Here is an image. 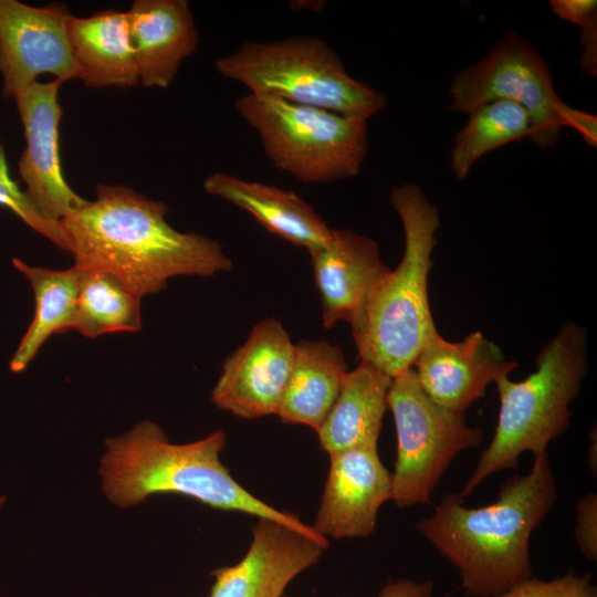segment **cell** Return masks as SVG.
Listing matches in <instances>:
<instances>
[{
  "mask_svg": "<svg viewBox=\"0 0 597 597\" xmlns=\"http://www.w3.org/2000/svg\"><path fill=\"white\" fill-rule=\"evenodd\" d=\"M575 541L582 554L597 559V495L588 493L576 503Z\"/></svg>",
  "mask_w": 597,
  "mask_h": 597,
  "instance_id": "4316f807",
  "label": "cell"
},
{
  "mask_svg": "<svg viewBox=\"0 0 597 597\" xmlns=\"http://www.w3.org/2000/svg\"><path fill=\"white\" fill-rule=\"evenodd\" d=\"M591 580L588 572L583 575L569 572L552 580L531 576L493 597H597V588Z\"/></svg>",
  "mask_w": 597,
  "mask_h": 597,
  "instance_id": "484cf974",
  "label": "cell"
},
{
  "mask_svg": "<svg viewBox=\"0 0 597 597\" xmlns=\"http://www.w3.org/2000/svg\"><path fill=\"white\" fill-rule=\"evenodd\" d=\"M343 350L327 341L295 344L292 371L276 416L315 431L328 416L347 373Z\"/></svg>",
  "mask_w": 597,
  "mask_h": 597,
  "instance_id": "44dd1931",
  "label": "cell"
},
{
  "mask_svg": "<svg viewBox=\"0 0 597 597\" xmlns=\"http://www.w3.org/2000/svg\"><path fill=\"white\" fill-rule=\"evenodd\" d=\"M389 201L402 222L404 255L376 284L350 328L360 360L394 378L412 367L423 347L439 335L427 283L440 218L438 208L413 182L394 187Z\"/></svg>",
  "mask_w": 597,
  "mask_h": 597,
  "instance_id": "277c9868",
  "label": "cell"
},
{
  "mask_svg": "<svg viewBox=\"0 0 597 597\" xmlns=\"http://www.w3.org/2000/svg\"><path fill=\"white\" fill-rule=\"evenodd\" d=\"M388 408L397 434L391 500L399 509L429 504L453 459L465 449L479 447L483 431L468 426L464 412L430 399L412 367L392 378Z\"/></svg>",
  "mask_w": 597,
  "mask_h": 597,
  "instance_id": "ba28073f",
  "label": "cell"
},
{
  "mask_svg": "<svg viewBox=\"0 0 597 597\" xmlns=\"http://www.w3.org/2000/svg\"><path fill=\"white\" fill-rule=\"evenodd\" d=\"M6 498L3 495H0V507L4 504Z\"/></svg>",
  "mask_w": 597,
  "mask_h": 597,
  "instance_id": "1f68e13d",
  "label": "cell"
},
{
  "mask_svg": "<svg viewBox=\"0 0 597 597\" xmlns=\"http://www.w3.org/2000/svg\"><path fill=\"white\" fill-rule=\"evenodd\" d=\"M559 117L563 127L568 126L577 130L583 140L589 146H597V117L585 111L576 109L565 102L559 108Z\"/></svg>",
  "mask_w": 597,
  "mask_h": 597,
  "instance_id": "f1b7e54d",
  "label": "cell"
},
{
  "mask_svg": "<svg viewBox=\"0 0 597 597\" xmlns=\"http://www.w3.org/2000/svg\"><path fill=\"white\" fill-rule=\"evenodd\" d=\"M533 458L528 473L503 482L495 502L467 507L459 493H448L416 524L458 569L469 597H493L532 576L531 535L558 498L548 453Z\"/></svg>",
  "mask_w": 597,
  "mask_h": 597,
  "instance_id": "7a4b0ae2",
  "label": "cell"
},
{
  "mask_svg": "<svg viewBox=\"0 0 597 597\" xmlns=\"http://www.w3.org/2000/svg\"><path fill=\"white\" fill-rule=\"evenodd\" d=\"M139 83L167 88L199 43L186 0H136L127 11Z\"/></svg>",
  "mask_w": 597,
  "mask_h": 597,
  "instance_id": "e0dca14e",
  "label": "cell"
},
{
  "mask_svg": "<svg viewBox=\"0 0 597 597\" xmlns=\"http://www.w3.org/2000/svg\"><path fill=\"white\" fill-rule=\"evenodd\" d=\"M0 206L9 209L25 224L56 247L69 252L67 240L61 223L41 216L31 205L24 191L12 180L3 147L0 143Z\"/></svg>",
  "mask_w": 597,
  "mask_h": 597,
  "instance_id": "d4e9b609",
  "label": "cell"
},
{
  "mask_svg": "<svg viewBox=\"0 0 597 597\" xmlns=\"http://www.w3.org/2000/svg\"><path fill=\"white\" fill-rule=\"evenodd\" d=\"M536 370L522 381L509 376L495 384L500 410L493 438L459 495H470L491 474L519 467L520 455L547 452L551 441L569 426V404L578 396L587 370L586 333L568 322L535 359Z\"/></svg>",
  "mask_w": 597,
  "mask_h": 597,
  "instance_id": "5b68a950",
  "label": "cell"
},
{
  "mask_svg": "<svg viewBox=\"0 0 597 597\" xmlns=\"http://www.w3.org/2000/svg\"><path fill=\"white\" fill-rule=\"evenodd\" d=\"M234 106L273 165L301 182L327 184L359 174L368 150L367 121L250 93Z\"/></svg>",
  "mask_w": 597,
  "mask_h": 597,
  "instance_id": "52a82bcc",
  "label": "cell"
},
{
  "mask_svg": "<svg viewBox=\"0 0 597 597\" xmlns=\"http://www.w3.org/2000/svg\"><path fill=\"white\" fill-rule=\"evenodd\" d=\"M294 357L295 344L282 323L261 321L224 360L211 402L244 419L276 415Z\"/></svg>",
  "mask_w": 597,
  "mask_h": 597,
  "instance_id": "7c38bea8",
  "label": "cell"
},
{
  "mask_svg": "<svg viewBox=\"0 0 597 597\" xmlns=\"http://www.w3.org/2000/svg\"><path fill=\"white\" fill-rule=\"evenodd\" d=\"M203 189L248 211L269 232L313 252L324 247L332 229L321 214L296 192L228 172H213Z\"/></svg>",
  "mask_w": 597,
  "mask_h": 597,
  "instance_id": "ac0fdd59",
  "label": "cell"
},
{
  "mask_svg": "<svg viewBox=\"0 0 597 597\" xmlns=\"http://www.w3.org/2000/svg\"><path fill=\"white\" fill-rule=\"evenodd\" d=\"M69 38L77 80L85 86L140 84L127 12L105 10L84 18L71 15Z\"/></svg>",
  "mask_w": 597,
  "mask_h": 597,
  "instance_id": "d6986e66",
  "label": "cell"
},
{
  "mask_svg": "<svg viewBox=\"0 0 597 597\" xmlns=\"http://www.w3.org/2000/svg\"><path fill=\"white\" fill-rule=\"evenodd\" d=\"M321 294L323 325H354L379 280L389 271L377 243L347 229H332L328 242L310 253Z\"/></svg>",
  "mask_w": 597,
  "mask_h": 597,
  "instance_id": "2e32d148",
  "label": "cell"
},
{
  "mask_svg": "<svg viewBox=\"0 0 597 597\" xmlns=\"http://www.w3.org/2000/svg\"><path fill=\"white\" fill-rule=\"evenodd\" d=\"M61 85L59 80L35 82L13 98L25 137V148L19 159L24 195L41 216L56 223L88 202L69 186L63 176L60 156Z\"/></svg>",
  "mask_w": 597,
  "mask_h": 597,
  "instance_id": "8fae6325",
  "label": "cell"
},
{
  "mask_svg": "<svg viewBox=\"0 0 597 597\" xmlns=\"http://www.w3.org/2000/svg\"><path fill=\"white\" fill-rule=\"evenodd\" d=\"M450 109L470 114L491 101L517 103L528 114V139L538 148L557 145L562 122L559 98L548 63L523 36L506 32L476 63L453 75Z\"/></svg>",
  "mask_w": 597,
  "mask_h": 597,
  "instance_id": "9c48e42d",
  "label": "cell"
},
{
  "mask_svg": "<svg viewBox=\"0 0 597 597\" xmlns=\"http://www.w3.org/2000/svg\"><path fill=\"white\" fill-rule=\"evenodd\" d=\"M140 302L142 297L111 273L78 269V294L71 331L88 338L138 332L142 328Z\"/></svg>",
  "mask_w": 597,
  "mask_h": 597,
  "instance_id": "603a6c76",
  "label": "cell"
},
{
  "mask_svg": "<svg viewBox=\"0 0 597 597\" xmlns=\"http://www.w3.org/2000/svg\"><path fill=\"white\" fill-rule=\"evenodd\" d=\"M468 115L469 121L455 134L450 156V168L458 179L467 178L488 153L530 135L527 112L511 101H491Z\"/></svg>",
  "mask_w": 597,
  "mask_h": 597,
  "instance_id": "cb8c5ba5",
  "label": "cell"
},
{
  "mask_svg": "<svg viewBox=\"0 0 597 597\" xmlns=\"http://www.w3.org/2000/svg\"><path fill=\"white\" fill-rule=\"evenodd\" d=\"M329 458L313 528L325 538L370 536L380 506L391 500V472L381 462L378 447L338 451Z\"/></svg>",
  "mask_w": 597,
  "mask_h": 597,
  "instance_id": "5bb4252c",
  "label": "cell"
},
{
  "mask_svg": "<svg viewBox=\"0 0 597 597\" xmlns=\"http://www.w3.org/2000/svg\"><path fill=\"white\" fill-rule=\"evenodd\" d=\"M168 207L125 185L96 186V198L61 221L69 253L81 270L105 271L139 297L175 276H212L232 269L216 240L180 232Z\"/></svg>",
  "mask_w": 597,
  "mask_h": 597,
  "instance_id": "6da1fadb",
  "label": "cell"
},
{
  "mask_svg": "<svg viewBox=\"0 0 597 597\" xmlns=\"http://www.w3.org/2000/svg\"><path fill=\"white\" fill-rule=\"evenodd\" d=\"M517 367L480 332L460 342L440 335L431 339L412 368L423 392L438 405L464 412L485 395L486 387Z\"/></svg>",
  "mask_w": 597,
  "mask_h": 597,
  "instance_id": "9a60e30c",
  "label": "cell"
},
{
  "mask_svg": "<svg viewBox=\"0 0 597 597\" xmlns=\"http://www.w3.org/2000/svg\"><path fill=\"white\" fill-rule=\"evenodd\" d=\"M224 442L226 433L217 430L193 442L172 443L156 422L143 420L105 441L100 467L103 492L119 507L156 494H180L321 536L296 515L266 504L239 484L220 461Z\"/></svg>",
  "mask_w": 597,
  "mask_h": 597,
  "instance_id": "3957f363",
  "label": "cell"
},
{
  "mask_svg": "<svg viewBox=\"0 0 597 597\" xmlns=\"http://www.w3.org/2000/svg\"><path fill=\"white\" fill-rule=\"evenodd\" d=\"M392 378L368 362L344 376L339 394L317 436L328 454L377 447Z\"/></svg>",
  "mask_w": 597,
  "mask_h": 597,
  "instance_id": "ffe728a7",
  "label": "cell"
},
{
  "mask_svg": "<svg viewBox=\"0 0 597 597\" xmlns=\"http://www.w3.org/2000/svg\"><path fill=\"white\" fill-rule=\"evenodd\" d=\"M583 53L580 56L582 70L590 75L597 74V24L583 28L579 40Z\"/></svg>",
  "mask_w": 597,
  "mask_h": 597,
  "instance_id": "4dcf8cb0",
  "label": "cell"
},
{
  "mask_svg": "<svg viewBox=\"0 0 597 597\" xmlns=\"http://www.w3.org/2000/svg\"><path fill=\"white\" fill-rule=\"evenodd\" d=\"M549 6L558 18L575 23L580 29L597 24L596 0H552Z\"/></svg>",
  "mask_w": 597,
  "mask_h": 597,
  "instance_id": "83f0119b",
  "label": "cell"
},
{
  "mask_svg": "<svg viewBox=\"0 0 597 597\" xmlns=\"http://www.w3.org/2000/svg\"><path fill=\"white\" fill-rule=\"evenodd\" d=\"M12 264L29 282L35 301L34 317L9 364L11 371L21 373L52 335L71 331L77 303L78 269L33 266L18 258L12 259Z\"/></svg>",
  "mask_w": 597,
  "mask_h": 597,
  "instance_id": "7402d4cb",
  "label": "cell"
},
{
  "mask_svg": "<svg viewBox=\"0 0 597 597\" xmlns=\"http://www.w3.org/2000/svg\"><path fill=\"white\" fill-rule=\"evenodd\" d=\"M327 545L325 537L259 519L243 558L211 573L207 597H281L296 576L320 561Z\"/></svg>",
  "mask_w": 597,
  "mask_h": 597,
  "instance_id": "4fadbf2b",
  "label": "cell"
},
{
  "mask_svg": "<svg viewBox=\"0 0 597 597\" xmlns=\"http://www.w3.org/2000/svg\"><path fill=\"white\" fill-rule=\"evenodd\" d=\"M377 597H433V583L430 579L394 578L379 590Z\"/></svg>",
  "mask_w": 597,
  "mask_h": 597,
  "instance_id": "f546056e",
  "label": "cell"
},
{
  "mask_svg": "<svg viewBox=\"0 0 597 597\" xmlns=\"http://www.w3.org/2000/svg\"><path fill=\"white\" fill-rule=\"evenodd\" d=\"M214 67L248 93L324 108L368 121L387 105L384 93L353 77L337 52L318 36L244 41Z\"/></svg>",
  "mask_w": 597,
  "mask_h": 597,
  "instance_id": "8992f818",
  "label": "cell"
},
{
  "mask_svg": "<svg viewBox=\"0 0 597 597\" xmlns=\"http://www.w3.org/2000/svg\"><path fill=\"white\" fill-rule=\"evenodd\" d=\"M71 13L60 3L34 7L0 0L2 94L14 98L49 73L62 83L77 78L70 38Z\"/></svg>",
  "mask_w": 597,
  "mask_h": 597,
  "instance_id": "30bf717a",
  "label": "cell"
}]
</instances>
